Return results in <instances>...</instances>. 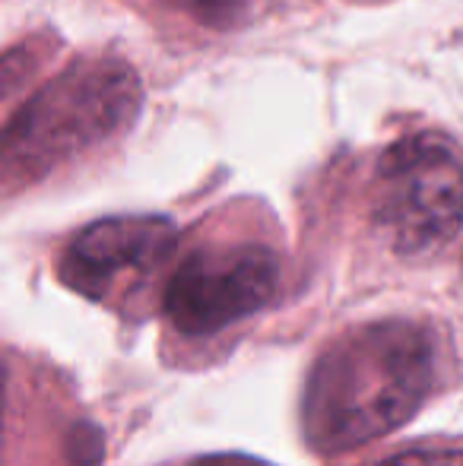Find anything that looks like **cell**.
<instances>
[{
	"instance_id": "obj_9",
	"label": "cell",
	"mask_w": 463,
	"mask_h": 466,
	"mask_svg": "<svg viewBox=\"0 0 463 466\" xmlns=\"http://www.w3.org/2000/svg\"><path fill=\"white\" fill-rule=\"evenodd\" d=\"M175 466H270V463H260L245 454H210V457H194V461H181Z\"/></svg>"
},
{
	"instance_id": "obj_8",
	"label": "cell",
	"mask_w": 463,
	"mask_h": 466,
	"mask_svg": "<svg viewBox=\"0 0 463 466\" xmlns=\"http://www.w3.org/2000/svg\"><path fill=\"white\" fill-rule=\"evenodd\" d=\"M162 4L178 6L194 23L206 25V29H232L247 13L251 0H162Z\"/></svg>"
},
{
	"instance_id": "obj_1",
	"label": "cell",
	"mask_w": 463,
	"mask_h": 466,
	"mask_svg": "<svg viewBox=\"0 0 463 466\" xmlns=\"http://www.w3.org/2000/svg\"><path fill=\"white\" fill-rule=\"evenodd\" d=\"M458 378V343L428 314L358 320L321 346L302 387V435L315 454H349L403 429Z\"/></svg>"
},
{
	"instance_id": "obj_7",
	"label": "cell",
	"mask_w": 463,
	"mask_h": 466,
	"mask_svg": "<svg viewBox=\"0 0 463 466\" xmlns=\"http://www.w3.org/2000/svg\"><path fill=\"white\" fill-rule=\"evenodd\" d=\"M55 48H57V38L48 35V32H38V35H29L13 45V48L0 51V102L16 93L48 61V55Z\"/></svg>"
},
{
	"instance_id": "obj_3",
	"label": "cell",
	"mask_w": 463,
	"mask_h": 466,
	"mask_svg": "<svg viewBox=\"0 0 463 466\" xmlns=\"http://www.w3.org/2000/svg\"><path fill=\"white\" fill-rule=\"evenodd\" d=\"M286 264L270 238L254 232H204L175 251L159 292L172 362H204L283 292Z\"/></svg>"
},
{
	"instance_id": "obj_6",
	"label": "cell",
	"mask_w": 463,
	"mask_h": 466,
	"mask_svg": "<svg viewBox=\"0 0 463 466\" xmlns=\"http://www.w3.org/2000/svg\"><path fill=\"white\" fill-rule=\"evenodd\" d=\"M365 466H463V438L428 435L397 444L394 451H384Z\"/></svg>"
},
{
	"instance_id": "obj_2",
	"label": "cell",
	"mask_w": 463,
	"mask_h": 466,
	"mask_svg": "<svg viewBox=\"0 0 463 466\" xmlns=\"http://www.w3.org/2000/svg\"><path fill=\"white\" fill-rule=\"evenodd\" d=\"M143 83L124 57H74L0 127V190L16 194L127 134Z\"/></svg>"
},
{
	"instance_id": "obj_4",
	"label": "cell",
	"mask_w": 463,
	"mask_h": 466,
	"mask_svg": "<svg viewBox=\"0 0 463 466\" xmlns=\"http://www.w3.org/2000/svg\"><path fill=\"white\" fill-rule=\"evenodd\" d=\"M365 219L394 258H428L463 228V153L422 130L390 143L371 168Z\"/></svg>"
},
{
	"instance_id": "obj_5",
	"label": "cell",
	"mask_w": 463,
	"mask_h": 466,
	"mask_svg": "<svg viewBox=\"0 0 463 466\" xmlns=\"http://www.w3.org/2000/svg\"><path fill=\"white\" fill-rule=\"evenodd\" d=\"M178 251V228L166 216H108L80 228L55 260L57 279L121 318H143L159 299Z\"/></svg>"
}]
</instances>
